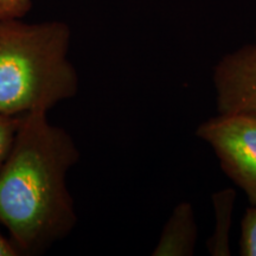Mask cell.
<instances>
[{
  "label": "cell",
  "mask_w": 256,
  "mask_h": 256,
  "mask_svg": "<svg viewBox=\"0 0 256 256\" xmlns=\"http://www.w3.org/2000/svg\"><path fill=\"white\" fill-rule=\"evenodd\" d=\"M236 194L232 188L214 194V206L216 212V228L212 238L208 241V247L212 255H230L229 229L232 224L234 202Z\"/></svg>",
  "instance_id": "cell-6"
},
{
  "label": "cell",
  "mask_w": 256,
  "mask_h": 256,
  "mask_svg": "<svg viewBox=\"0 0 256 256\" xmlns=\"http://www.w3.org/2000/svg\"><path fill=\"white\" fill-rule=\"evenodd\" d=\"M31 5V0H0V18H23Z\"/></svg>",
  "instance_id": "cell-9"
},
{
  "label": "cell",
  "mask_w": 256,
  "mask_h": 256,
  "mask_svg": "<svg viewBox=\"0 0 256 256\" xmlns=\"http://www.w3.org/2000/svg\"><path fill=\"white\" fill-rule=\"evenodd\" d=\"M240 254L256 256V206H249L242 218Z\"/></svg>",
  "instance_id": "cell-7"
},
{
  "label": "cell",
  "mask_w": 256,
  "mask_h": 256,
  "mask_svg": "<svg viewBox=\"0 0 256 256\" xmlns=\"http://www.w3.org/2000/svg\"><path fill=\"white\" fill-rule=\"evenodd\" d=\"M70 37L64 22L0 18V113H48L78 94V75L69 60Z\"/></svg>",
  "instance_id": "cell-2"
},
{
  "label": "cell",
  "mask_w": 256,
  "mask_h": 256,
  "mask_svg": "<svg viewBox=\"0 0 256 256\" xmlns=\"http://www.w3.org/2000/svg\"><path fill=\"white\" fill-rule=\"evenodd\" d=\"M24 116H10L0 113V168L8 158Z\"/></svg>",
  "instance_id": "cell-8"
},
{
  "label": "cell",
  "mask_w": 256,
  "mask_h": 256,
  "mask_svg": "<svg viewBox=\"0 0 256 256\" xmlns=\"http://www.w3.org/2000/svg\"><path fill=\"white\" fill-rule=\"evenodd\" d=\"M19 252L11 240L0 232V256H19Z\"/></svg>",
  "instance_id": "cell-10"
},
{
  "label": "cell",
  "mask_w": 256,
  "mask_h": 256,
  "mask_svg": "<svg viewBox=\"0 0 256 256\" xmlns=\"http://www.w3.org/2000/svg\"><path fill=\"white\" fill-rule=\"evenodd\" d=\"M80 159L72 136L46 112L24 115L0 168V226L20 255H38L78 223L66 176Z\"/></svg>",
  "instance_id": "cell-1"
},
{
  "label": "cell",
  "mask_w": 256,
  "mask_h": 256,
  "mask_svg": "<svg viewBox=\"0 0 256 256\" xmlns=\"http://www.w3.org/2000/svg\"><path fill=\"white\" fill-rule=\"evenodd\" d=\"M197 136L214 150L220 168L256 206V116L217 114L198 126Z\"/></svg>",
  "instance_id": "cell-3"
},
{
  "label": "cell",
  "mask_w": 256,
  "mask_h": 256,
  "mask_svg": "<svg viewBox=\"0 0 256 256\" xmlns=\"http://www.w3.org/2000/svg\"><path fill=\"white\" fill-rule=\"evenodd\" d=\"M198 236L194 211L191 203L182 202L170 215L152 255L191 256L194 255Z\"/></svg>",
  "instance_id": "cell-5"
},
{
  "label": "cell",
  "mask_w": 256,
  "mask_h": 256,
  "mask_svg": "<svg viewBox=\"0 0 256 256\" xmlns=\"http://www.w3.org/2000/svg\"><path fill=\"white\" fill-rule=\"evenodd\" d=\"M255 44H256V32H255Z\"/></svg>",
  "instance_id": "cell-11"
},
{
  "label": "cell",
  "mask_w": 256,
  "mask_h": 256,
  "mask_svg": "<svg viewBox=\"0 0 256 256\" xmlns=\"http://www.w3.org/2000/svg\"><path fill=\"white\" fill-rule=\"evenodd\" d=\"M218 114L256 116V44L226 54L214 68Z\"/></svg>",
  "instance_id": "cell-4"
}]
</instances>
